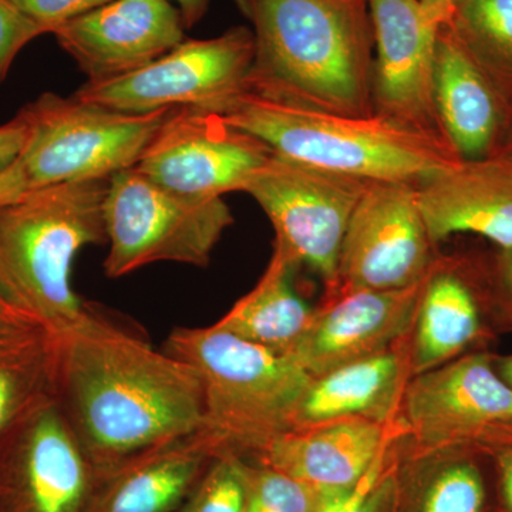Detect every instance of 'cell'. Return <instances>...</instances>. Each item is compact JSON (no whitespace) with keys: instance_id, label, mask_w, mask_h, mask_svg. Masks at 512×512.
Segmentation results:
<instances>
[{"instance_id":"6da1fadb","label":"cell","mask_w":512,"mask_h":512,"mask_svg":"<svg viewBox=\"0 0 512 512\" xmlns=\"http://www.w3.org/2000/svg\"><path fill=\"white\" fill-rule=\"evenodd\" d=\"M76 436L103 460L140 454L204 426L194 367L92 312L56 336Z\"/></svg>"},{"instance_id":"7a4b0ae2","label":"cell","mask_w":512,"mask_h":512,"mask_svg":"<svg viewBox=\"0 0 512 512\" xmlns=\"http://www.w3.org/2000/svg\"><path fill=\"white\" fill-rule=\"evenodd\" d=\"M254 33L247 90L372 116L375 35L367 0H234Z\"/></svg>"},{"instance_id":"3957f363","label":"cell","mask_w":512,"mask_h":512,"mask_svg":"<svg viewBox=\"0 0 512 512\" xmlns=\"http://www.w3.org/2000/svg\"><path fill=\"white\" fill-rule=\"evenodd\" d=\"M107 188L109 180L50 185L0 207V291L50 335L89 315L72 266L84 247L107 239Z\"/></svg>"},{"instance_id":"277c9868","label":"cell","mask_w":512,"mask_h":512,"mask_svg":"<svg viewBox=\"0 0 512 512\" xmlns=\"http://www.w3.org/2000/svg\"><path fill=\"white\" fill-rule=\"evenodd\" d=\"M221 116L278 156L370 183L419 185L461 161L447 141L377 114L328 113L245 90Z\"/></svg>"},{"instance_id":"5b68a950","label":"cell","mask_w":512,"mask_h":512,"mask_svg":"<svg viewBox=\"0 0 512 512\" xmlns=\"http://www.w3.org/2000/svg\"><path fill=\"white\" fill-rule=\"evenodd\" d=\"M167 352L194 367L204 396L202 433L217 456L254 451L295 430L313 377L291 357L218 325L174 330Z\"/></svg>"},{"instance_id":"8992f818","label":"cell","mask_w":512,"mask_h":512,"mask_svg":"<svg viewBox=\"0 0 512 512\" xmlns=\"http://www.w3.org/2000/svg\"><path fill=\"white\" fill-rule=\"evenodd\" d=\"M170 109L126 113L45 93L19 111L28 126L20 163L30 188L110 180L136 167Z\"/></svg>"},{"instance_id":"52a82bcc","label":"cell","mask_w":512,"mask_h":512,"mask_svg":"<svg viewBox=\"0 0 512 512\" xmlns=\"http://www.w3.org/2000/svg\"><path fill=\"white\" fill-rule=\"evenodd\" d=\"M232 221L222 198L185 197L136 167L120 171L110 178L104 200L110 244L104 272L120 278L156 262L205 266Z\"/></svg>"},{"instance_id":"ba28073f","label":"cell","mask_w":512,"mask_h":512,"mask_svg":"<svg viewBox=\"0 0 512 512\" xmlns=\"http://www.w3.org/2000/svg\"><path fill=\"white\" fill-rule=\"evenodd\" d=\"M399 420L410 446L491 457L512 447V387L498 375L491 353H466L412 377Z\"/></svg>"},{"instance_id":"9c48e42d","label":"cell","mask_w":512,"mask_h":512,"mask_svg":"<svg viewBox=\"0 0 512 512\" xmlns=\"http://www.w3.org/2000/svg\"><path fill=\"white\" fill-rule=\"evenodd\" d=\"M254 53V33L237 26L212 39L184 40L143 69L86 82L73 96L126 113L194 109L222 114L247 90Z\"/></svg>"},{"instance_id":"30bf717a","label":"cell","mask_w":512,"mask_h":512,"mask_svg":"<svg viewBox=\"0 0 512 512\" xmlns=\"http://www.w3.org/2000/svg\"><path fill=\"white\" fill-rule=\"evenodd\" d=\"M370 181L272 154L249 178L251 195L275 229L274 248L293 265H308L336 288L340 249Z\"/></svg>"},{"instance_id":"8fae6325","label":"cell","mask_w":512,"mask_h":512,"mask_svg":"<svg viewBox=\"0 0 512 512\" xmlns=\"http://www.w3.org/2000/svg\"><path fill=\"white\" fill-rule=\"evenodd\" d=\"M434 245L416 184L370 183L350 218L332 292L394 291L419 284L436 265Z\"/></svg>"},{"instance_id":"7c38bea8","label":"cell","mask_w":512,"mask_h":512,"mask_svg":"<svg viewBox=\"0 0 512 512\" xmlns=\"http://www.w3.org/2000/svg\"><path fill=\"white\" fill-rule=\"evenodd\" d=\"M274 154L264 141L231 126L221 114L175 109L136 165L154 183L198 200L244 192Z\"/></svg>"},{"instance_id":"4fadbf2b","label":"cell","mask_w":512,"mask_h":512,"mask_svg":"<svg viewBox=\"0 0 512 512\" xmlns=\"http://www.w3.org/2000/svg\"><path fill=\"white\" fill-rule=\"evenodd\" d=\"M367 5L375 35V114L447 141L434 106V63L450 15L423 0H367Z\"/></svg>"},{"instance_id":"5bb4252c","label":"cell","mask_w":512,"mask_h":512,"mask_svg":"<svg viewBox=\"0 0 512 512\" xmlns=\"http://www.w3.org/2000/svg\"><path fill=\"white\" fill-rule=\"evenodd\" d=\"M184 22L170 0H111L53 29L89 80L103 82L143 69L183 43Z\"/></svg>"},{"instance_id":"9a60e30c","label":"cell","mask_w":512,"mask_h":512,"mask_svg":"<svg viewBox=\"0 0 512 512\" xmlns=\"http://www.w3.org/2000/svg\"><path fill=\"white\" fill-rule=\"evenodd\" d=\"M429 275L419 284L394 291L328 293L308 332L288 356L319 377L394 348L412 332Z\"/></svg>"},{"instance_id":"2e32d148","label":"cell","mask_w":512,"mask_h":512,"mask_svg":"<svg viewBox=\"0 0 512 512\" xmlns=\"http://www.w3.org/2000/svg\"><path fill=\"white\" fill-rule=\"evenodd\" d=\"M404 436L402 424L349 419L296 429L269 441L262 466L312 485L333 497L353 493L377 461Z\"/></svg>"},{"instance_id":"e0dca14e","label":"cell","mask_w":512,"mask_h":512,"mask_svg":"<svg viewBox=\"0 0 512 512\" xmlns=\"http://www.w3.org/2000/svg\"><path fill=\"white\" fill-rule=\"evenodd\" d=\"M431 241L474 234L512 249V156L461 160L417 185Z\"/></svg>"},{"instance_id":"ac0fdd59","label":"cell","mask_w":512,"mask_h":512,"mask_svg":"<svg viewBox=\"0 0 512 512\" xmlns=\"http://www.w3.org/2000/svg\"><path fill=\"white\" fill-rule=\"evenodd\" d=\"M410 376L409 338L380 355L313 377L296 414V429L365 419L399 423Z\"/></svg>"},{"instance_id":"d6986e66","label":"cell","mask_w":512,"mask_h":512,"mask_svg":"<svg viewBox=\"0 0 512 512\" xmlns=\"http://www.w3.org/2000/svg\"><path fill=\"white\" fill-rule=\"evenodd\" d=\"M488 336L480 296L448 262L437 259L409 336L410 376L453 362Z\"/></svg>"},{"instance_id":"ffe728a7","label":"cell","mask_w":512,"mask_h":512,"mask_svg":"<svg viewBox=\"0 0 512 512\" xmlns=\"http://www.w3.org/2000/svg\"><path fill=\"white\" fill-rule=\"evenodd\" d=\"M434 106L447 141L461 160L490 156L500 120L497 97L487 73L457 42L447 23L437 40Z\"/></svg>"},{"instance_id":"44dd1931","label":"cell","mask_w":512,"mask_h":512,"mask_svg":"<svg viewBox=\"0 0 512 512\" xmlns=\"http://www.w3.org/2000/svg\"><path fill=\"white\" fill-rule=\"evenodd\" d=\"M480 457L457 448H417L399 437L394 444L397 512L490 511Z\"/></svg>"},{"instance_id":"7402d4cb","label":"cell","mask_w":512,"mask_h":512,"mask_svg":"<svg viewBox=\"0 0 512 512\" xmlns=\"http://www.w3.org/2000/svg\"><path fill=\"white\" fill-rule=\"evenodd\" d=\"M23 467L32 512H79L86 463L79 439L55 407H43L30 423Z\"/></svg>"},{"instance_id":"603a6c76","label":"cell","mask_w":512,"mask_h":512,"mask_svg":"<svg viewBox=\"0 0 512 512\" xmlns=\"http://www.w3.org/2000/svg\"><path fill=\"white\" fill-rule=\"evenodd\" d=\"M296 266L274 248L258 284L215 325L239 338L288 356L315 319L316 308L303 301L292 286Z\"/></svg>"},{"instance_id":"cb8c5ba5","label":"cell","mask_w":512,"mask_h":512,"mask_svg":"<svg viewBox=\"0 0 512 512\" xmlns=\"http://www.w3.org/2000/svg\"><path fill=\"white\" fill-rule=\"evenodd\" d=\"M120 477L100 512H170L191 487L208 457H217L202 431L143 451Z\"/></svg>"},{"instance_id":"d4e9b609","label":"cell","mask_w":512,"mask_h":512,"mask_svg":"<svg viewBox=\"0 0 512 512\" xmlns=\"http://www.w3.org/2000/svg\"><path fill=\"white\" fill-rule=\"evenodd\" d=\"M447 26L487 76L512 74V0H456Z\"/></svg>"},{"instance_id":"484cf974","label":"cell","mask_w":512,"mask_h":512,"mask_svg":"<svg viewBox=\"0 0 512 512\" xmlns=\"http://www.w3.org/2000/svg\"><path fill=\"white\" fill-rule=\"evenodd\" d=\"M336 498L274 468L249 466L247 512H323Z\"/></svg>"},{"instance_id":"4316f807","label":"cell","mask_w":512,"mask_h":512,"mask_svg":"<svg viewBox=\"0 0 512 512\" xmlns=\"http://www.w3.org/2000/svg\"><path fill=\"white\" fill-rule=\"evenodd\" d=\"M249 466L239 454L215 457L187 512H247Z\"/></svg>"},{"instance_id":"83f0119b","label":"cell","mask_w":512,"mask_h":512,"mask_svg":"<svg viewBox=\"0 0 512 512\" xmlns=\"http://www.w3.org/2000/svg\"><path fill=\"white\" fill-rule=\"evenodd\" d=\"M47 29L29 18L13 0H0V83L8 76L20 50Z\"/></svg>"},{"instance_id":"f1b7e54d","label":"cell","mask_w":512,"mask_h":512,"mask_svg":"<svg viewBox=\"0 0 512 512\" xmlns=\"http://www.w3.org/2000/svg\"><path fill=\"white\" fill-rule=\"evenodd\" d=\"M29 18L52 33L67 20L106 5L111 0H13Z\"/></svg>"},{"instance_id":"f546056e","label":"cell","mask_w":512,"mask_h":512,"mask_svg":"<svg viewBox=\"0 0 512 512\" xmlns=\"http://www.w3.org/2000/svg\"><path fill=\"white\" fill-rule=\"evenodd\" d=\"M26 140H28V126L19 114L15 119L0 126V171L19 160L26 146Z\"/></svg>"},{"instance_id":"4dcf8cb0","label":"cell","mask_w":512,"mask_h":512,"mask_svg":"<svg viewBox=\"0 0 512 512\" xmlns=\"http://www.w3.org/2000/svg\"><path fill=\"white\" fill-rule=\"evenodd\" d=\"M498 284L495 312L498 319L512 329V249L501 251L498 258Z\"/></svg>"},{"instance_id":"1f68e13d","label":"cell","mask_w":512,"mask_h":512,"mask_svg":"<svg viewBox=\"0 0 512 512\" xmlns=\"http://www.w3.org/2000/svg\"><path fill=\"white\" fill-rule=\"evenodd\" d=\"M497 476L500 512H512V447L503 448L491 456Z\"/></svg>"},{"instance_id":"d6a6232c","label":"cell","mask_w":512,"mask_h":512,"mask_svg":"<svg viewBox=\"0 0 512 512\" xmlns=\"http://www.w3.org/2000/svg\"><path fill=\"white\" fill-rule=\"evenodd\" d=\"M30 190L32 188H30L28 175L20 160L0 171V207L19 200Z\"/></svg>"},{"instance_id":"836d02e7","label":"cell","mask_w":512,"mask_h":512,"mask_svg":"<svg viewBox=\"0 0 512 512\" xmlns=\"http://www.w3.org/2000/svg\"><path fill=\"white\" fill-rule=\"evenodd\" d=\"M19 384L9 367L0 365V431L12 419L18 406Z\"/></svg>"},{"instance_id":"e575fe53","label":"cell","mask_w":512,"mask_h":512,"mask_svg":"<svg viewBox=\"0 0 512 512\" xmlns=\"http://www.w3.org/2000/svg\"><path fill=\"white\" fill-rule=\"evenodd\" d=\"M25 323L36 325L29 316H26L25 313L16 308L0 291V330L20 328Z\"/></svg>"},{"instance_id":"d590c367","label":"cell","mask_w":512,"mask_h":512,"mask_svg":"<svg viewBox=\"0 0 512 512\" xmlns=\"http://www.w3.org/2000/svg\"><path fill=\"white\" fill-rule=\"evenodd\" d=\"M170 2H174L177 9L180 10L185 29L197 25L204 18L208 5H210V0H170Z\"/></svg>"},{"instance_id":"8d00e7d4","label":"cell","mask_w":512,"mask_h":512,"mask_svg":"<svg viewBox=\"0 0 512 512\" xmlns=\"http://www.w3.org/2000/svg\"><path fill=\"white\" fill-rule=\"evenodd\" d=\"M495 370L498 375L503 377L505 382L512 387V355L495 356L493 355Z\"/></svg>"},{"instance_id":"74e56055","label":"cell","mask_w":512,"mask_h":512,"mask_svg":"<svg viewBox=\"0 0 512 512\" xmlns=\"http://www.w3.org/2000/svg\"><path fill=\"white\" fill-rule=\"evenodd\" d=\"M423 2L426 3V5L431 6V8L439 9L441 12L450 15L451 9H453V5L456 0H423Z\"/></svg>"},{"instance_id":"f35d334b","label":"cell","mask_w":512,"mask_h":512,"mask_svg":"<svg viewBox=\"0 0 512 512\" xmlns=\"http://www.w3.org/2000/svg\"><path fill=\"white\" fill-rule=\"evenodd\" d=\"M12 330H0V343H6L12 340Z\"/></svg>"}]
</instances>
